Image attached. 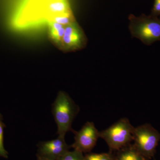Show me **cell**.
<instances>
[{
	"label": "cell",
	"mask_w": 160,
	"mask_h": 160,
	"mask_svg": "<svg viewBox=\"0 0 160 160\" xmlns=\"http://www.w3.org/2000/svg\"><path fill=\"white\" fill-rule=\"evenodd\" d=\"M78 107L70 97L61 92L52 105V112L58 126V136L65 137L78 112Z\"/></svg>",
	"instance_id": "obj_1"
},
{
	"label": "cell",
	"mask_w": 160,
	"mask_h": 160,
	"mask_svg": "<svg viewBox=\"0 0 160 160\" xmlns=\"http://www.w3.org/2000/svg\"><path fill=\"white\" fill-rule=\"evenodd\" d=\"M134 129L129 120L123 118L100 132V138L106 142L111 151H118L133 141Z\"/></svg>",
	"instance_id": "obj_2"
},
{
	"label": "cell",
	"mask_w": 160,
	"mask_h": 160,
	"mask_svg": "<svg viewBox=\"0 0 160 160\" xmlns=\"http://www.w3.org/2000/svg\"><path fill=\"white\" fill-rule=\"evenodd\" d=\"M129 30L133 37L149 45L160 40V21L154 18L142 15L129 17Z\"/></svg>",
	"instance_id": "obj_3"
},
{
	"label": "cell",
	"mask_w": 160,
	"mask_h": 160,
	"mask_svg": "<svg viewBox=\"0 0 160 160\" xmlns=\"http://www.w3.org/2000/svg\"><path fill=\"white\" fill-rule=\"evenodd\" d=\"M160 139L156 131L147 125L134 127L132 144L134 148L145 157L153 153Z\"/></svg>",
	"instance_id": "obj_4"
},
{
	"label": "cell",
	"mask_w": 160,
	"mask_h": 160,
	"mask_svg": "<svg viewBox=\"0 0 160 160\" xmlns=\"http://www.w3.org/2000/svg\"><path fill=\"white\" fill-rule=\"evenodd\" d=\"M72 131L75 135V141L71 147L82 152H90L100 138V132L92 122H87L79 131Z\"/></svg>",
	"instance_id": "obj_5"
},
{
	"label": "cell",
	"mask_w": 160,
	"mask_h": 160,
	"mask_svg": "<svg viewBox=\"0 0 160 160\" xmlns=\"http://www.w3.org/2000/svg\"><path fill=\"white\" fill-rule=\"evenodd\" d=\"M70 147L65 137L58 136L56 139L40 143L38 154L49 160H57L69 151Z\"/></svg>",
	"instance_id": "obj_6"
},
{
	"label": "cell",
	"mask_w": 160,
	"mask_h": 160,
	"mask_svg": "<svg viewBox=\"0 0 160 160\" xmlns=\"http://www.w3.org/2000/svg\"><path fill=\"white\" fill-rule=\"evenodd\" d=\"M84 37L79 28L72 22L65 28V32L62 42L67 48L77 49L82 46Z\"/></svg>",
	"instance_id": "obj_7"
},
{
	"label": "cell",
	"mask_w": 160,
	"mask_h": 160,
	"mask_svg": "<svg viewBox=\"0 0 160 160\" xmlns=\"http://www.w3.org/2000/svg\"><path fill=\"white\" fill-rule=\"evenodd\" d=\"M114 160H146V157L140 153L132 145L118 151Z\"/></svg>",
	"instance_id": "obj_8"
},
{
	"label": "cell",
	"mask_w": 160,
	"mask_h": 160,
	"mask_svg": "<svg viewBox=\"0 0 160 160\" xmlns=\"http://www.w3.org/2000/svg\"><path fill=\"white\" fill-rule=\"evenodd\" d=\"M48 10L53 14L58 15L69 13L67 3L63 1H55L49 3L48 6Z\"/></svg>",
	"instance_id": "obj_9"
},
{
	"label": "cell",
	"mask_w": 160,
	"mask_h": 160,
	"mask_svg": "<svg viewBox=\"0 0 160 160\" xmlns=\"http://www.w3.org/2000/svg\"><path fill=\"white\" fill-rule=\"evenodd\" d=\"M57 160H85V156L82 152L74 149L73 151H67Z\"/></svg>",
	"instance_id": "obj_10"
},
{
	"label": "cell",
	"mask_w": 160,
	"mask_h": 160,
	"mask_svg": "<svg viewBox=\"0 0 160 160\" xmlns=\"http://www.w3.org/2000/svg\"><path fill=\"white\" fill-rule=\"evenodd\" d=\"M114 155L112 152L89 153L85 156V160H114Z\"/></svg>",
	"instance_id": "obj_11"
},
{
	"label": "cell",
	"mask_w": 160,
	"mask_h": 160,
	"mask_svg": "<svg viewBox=\"0 0 160 160\" xmlns=\"http://www.w3.org/2000/svg\"><path fill=\"white\" fill-rule=\"evenodd\" d=\"M53 22L62 24L63 26H67L73 22L70 13L56 16L53 18Z\"/></svg>",
	"instance_id": "obj_12"
},
{
	"label": "cell",
	"mask_w": 160,
	"mask_h": 160,
	"mask_svg": "<svg viewBox=\"0 0 160 160\" xmlns=\"http://www.w3.org/2000/svg\"><path fill=\"white\" fill-rule=\"evenodd\" d=\"M4 124L0 118V156L7 157V151L5 149L3 145V133H4Z\"/></svg>",
	"instance_id": "obj_13"
},
{
	"label": "cell",
	"mask_w": 160,
	"mask_h": 160,
	"mask_svg": "<svg viewBox=\"0 0 160 160\" xmlns=\"http://www.w3.org/2000/svg\"><path fill=\"white\" fill-rule=\"evenodd\" d=\"M65 28L64 27L57 30H50V33L52 38L56 41H62L65 32Z\"/></svg>",
	"instance_id": "obj_14"
},
{
	"label": "cell",
	"mask_w": 160,
	"mask_h": 160,
	"mask_svg": "<svg viewBox=\"0 0 160 160\" xmlns=\"http://www.w3.org/2000/svg\"><path fill=\"white\" fill-rule=\"evenodd\" d=\"M153 13L155 14H160V0H154V5H153Z\"/></svg>",
	"instance_id": "obj_15"
},
{
	"label": "cell",
	"mask_w": 160,
	"mask_h": 160,
	"mask_svg": "<svg viewBox=\"0 0 160 160\" xmlns=\"http://www.w3.org/2000/svg\"><path fill=\"white\" fill-rule=\"evenodd\" d=\"M64 26L59 23L53 22L50 25V30H57L64 27Z\"/></svg>",
	"instance_id": "obj_16"
},
{
	"label": "cell",
	"mask_w": 160,
	"mask_h": 160,
	"mask_svg": "<svg viewBox=\"0 0 160 160\" xmlns=\"http://www.w3.org/2000/svg\"><path fill=\"white\" fill-rule=\"evenodd\" d=\"M38 160H49L46 158L43 157L42 156H41L40 155L38 154L37 156Z\"/></svg>",
	"instance_id": "obj_17"
}]
</instances>
